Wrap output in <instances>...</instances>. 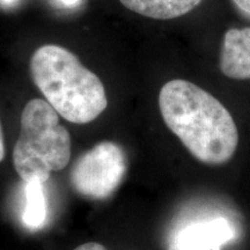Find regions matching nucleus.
I'll list each match as a JSON object with an SVG mask.
<instances>
[{
  "instance_id": "6e6552de",
  "label": "nucleus",
  "mask_w": 250,
  "mask_h": 250,
  "mask_svg": "<svg viewBox=\"0 0 250 250\" xmlns=\"http://www.w3.org/2000/svg\"><path fill=\"white\" fill-rule=\"evenodd\" d=\"M26 192V206H24L22 220L23 224L31 230L41 229L46 220V202L44 195V182L33 180L24 183Z\"/></svg>"
},
{
  "instance_id": "ddd939ff",
  "label": "nucleus",
  "mask_w": 250,
  "mask_h": 250,
  "mask_svg": "<svg viewBox=\"0 0 250 250\" xmlns=\"http://www.w3.org/2000/svg\"><path fill=\"white\" fill-rule=\"evenodd\" d=\"M2 2H5V4H9V2H13L14 0H1Z\"/></svg>"
},
{
  "instance_id": "423d86ee",
  "label": "nucleus",
  "mask_w": 250,
  "mask_h": 250,
  "mask_svg": "<svg viewBox=\"0 0 250 250\" xmlns=\"http://www.w3.org/2000/svg\"><path fill=\"white\" fill-rule=\"evenodd\" d=\"M220 70L230 79L250 80V28L228 29L224 36Z\"/></svg>"
},
{
  "instance_id": "9b49d317",
  "label": "nucleus",
  "mask_w": 250,
  "mask_h": 250,
  "mask_svg": "<svg viewBox=\"0 0 250 250\" xmlns=\"http://www.w3.org/2000/svg\"><path fill=\"white\" fill-rule=\"evenodd\" d=\"M5 158V143H4V133H2L1 124H0V162Z\"/></svg>"
},
{
  "instance_id": "9d476101",
  "label": "nucleus",
  "mask_w": 250,
  "mask_h": 250,
  "mask_svg": "<svg viewBox=\"0 0 250 250\" xmlns=\"http://www.w3.org/2000/svg\"><path fill=\"white\" fill-rule=\"evenodd\" d=\"M233 2L243 13L250 15V0H233Z\"/></svg>"
},
{
  "instance_id": "f03ea898",
  "label": "nucleus",
  "mask_w": 250,
  "mask_h": 250,
  "mask_svg": "<svg viewBox=\"0 0 250 250\" xmlns=\"http://www.w3.org/2000/svg\"><path fill=\"white\" fill-rule=\"evenodd\" d=\"M30 74L49 104L71 123H89L107 108L99 77L62 46L46 44L37 49L30 58Z\"/></svg>"
},
{
  "instance_id": "20e7f679",
  "label": "nucleus",
  "mask_w": 250,
  "mask_h": 250,
  "mask_svg": "<svg viewBox=\"0 0 250 250\" xmlns=\"http://www.w3.org/2000/svg\"><path fill=\"white\" fill-rule=\"evenodd\" d=\"M127 171V159L122 146L101 142L74 162L70 182L74 191L85 198L102 201L120 188Z\"/></svg>"
},
{
  "instance_id": "f257e3e1",
  "label": "nucleus",
  "mask_w": 250,
  "mask_h": 250,
  "mask_svg": "<svg viewBox=\"0 0 250 250\" xmlns=\"http://www.w3.org/2000/svg\"><path fill=\"white\" fill-rule=\"evenodd\" d=\"M159 107L166 125L198 161L219 166L235 154L239 132L232 115L201 87L182 79L168 81Z\"/></svg>"
},
{
  "instance_id": "0eeeda50",
  "label": "nucleus",
  "mask_w": 250,
  "mask_h": 250,
  "mask_svg": "<svg viewBox=\"0 0 250 250\" xmlns=\"http://www.w3.org/2000/svg\"><path fill=\"white\" fill-rule=\"evenodd\" d=\"M125 7L144 17L169 20L182 17L203 0H120Z\"/></svg>"
},
{
  "instance_id": "1a4fd4ad",
  "label": "nucleus",
  "mask_w": 250,
  "mask_h": 250,
  "mask_svg": "<svg viewBox=\"0 0 250 250\" xmlns=\"http://www.w3.org/2000/svg\"><path fill=\"white\" fill-rule=\"evenodd\" d=\"M74 250H107L104 246L100 245L98 242H87L79 247H77Z\"/></svg>"
},
{
  "instance_id": "39448f33",
  "label": "nucleus",
  "mask_w": 250,
  "mask_h": 250,
  "mask_svg": "<svg viewBox=\"0 0 250 250\" xmlns=\"http://www.w3.org/2000/svg\"><path fill=\"white\" fill-rule=\"evenodd\" d=\"M234 229L226 219L217 218L189 225L171 243L173 250H219L229 242Z\"/></svg>"
},
{
  "instance_id": "7ed1b4c3",
  "label": "nucleus",
  "mask_w": 250,
  "mask_h": 250,
  "mask_svg": "<svg viewBox=\"0 0 250 250\" xmlns=\"http://www.w3.org/2000/svg\"><path fill=\"white\" fill-rule=\"evenodd\" d=\"M71 159V136L59 124L48 101L30 100L21 114L20 134L13 151L14 168L24 183L46 182L52 171L64 169Z\"/></svg>"
},
{
  "instance_id": "f8f14e48",
  "label": "nucleus",
  "mask_w": 250,
  "mask_h": 250,
  "mask_svg": "<svg viewBox=\"0 0 250 250\" xmlns=\"http://www.w3.org/2000/svg\"><path fill=\"white\" fill-rule=\"evenodd\" d=\"M59 1L62 2L65 6H68V7H72V6H76L79 4L80 0H59Z\"/></svg>"
}]
</instances>
